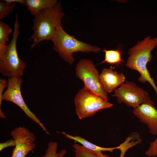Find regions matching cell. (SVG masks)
I'll use <instances>...</instances> for the list:
<instances>
[{
  "instance_id": "6da1fadb",
  "label": "cell",
  "mask_w": 157,
  "mask_h": 157,
  "mask_svg": "<svg viewBox=\"0 0 157 157\" xmlns=\"http://www.w3.org/2000/svg\"><path fill=\"white\" fill-rule=\"evenodd\" d=\"M157 46V38L149 36L141 41H138L129 49L128 58L126 65L127 67L138 72L140 74L138 78L141 83L148 82L154 89L157 96V87L151 77L147 68V64L152 59L151 51Z\"/></svg>"
},
{
  "instance_id": "7a4b0ae2",
  "label": "cell",
  "mask_w": 157,
  "mask_h": 157,
  "mask_svg": "<svg viewBox=\"0 0 157 157\" xmlns=\"http://www.w3.org/2000/svg\"><path fill=\"white\" fill-rule=\"evenodd\" d=\"M64 16L60 2L52 8L43 10L35 15L32 27L33 33L29 39L32 42L31 48L42 41H52Z\"/></svg>"
},
{
  "instance_id": "3957f363",
  "label": "cell",
  "mask_w": 157,
  "mask_h": 157,
  "mask_svg": "<svg viewBox=\"0 0 157 157\" xmlns=\"http://www.w3.org/2000/svg\"><path fill=\"white\" fill-rule=\"evenodd\" d=\"M52 41L54 50L63 60L70 65L75 61L72 56L74 52L96 53L101 51L99 48L78 40L68 34L64 30L61 24L58 26Z\"/></svg>"
},
{
  "instance_id": "277c9868",
  "label": "cell",
  "mask_w": 157,
  "mask_h": 157,
  "mask_svg": "<svg viewBox=\"0 0 157 157\" xmlns=\"http://www.w3.org/2000/svg\"><path fill=\"white\" fill-rule=\"evenodd\" d=\"M19 28L18 15L16 13L12 39L7 45L4 53L0 58V72L2 76L8 78L21 77L26 67V64L19 58L17 50V41L20 33Z\"/></svg>"
},
{
  "instance_id": "5b68a950",
  "label": "cell",
  "mask_w": 157,
  "mask_h": 157,
  "mask_svg": "<svg viewBox=\"0 0 157 157\" xmlns=\"http://www.w3.org/2000/svg\"><path fill=\"white\" fill-rule=\"evenodd\" d=\"M76 113L80 119L91 117L103 109L113 104L92 93L84 87L80 90L74 98Z\"/></svg>"
},
{
  "instance_id": "8992f818",
  "label": "cell",
  "mask_w": 157,
  "mask_h": 157,
  "mask_svg": "<svg viewBox=\"0 0 157 157\" xmlns=\"http://www.w3.org/2000/svg\"><path fill=\"white\" fill-rule=\"evenodd\" d=\"M75 70L76 76L83 82L84 87L89 91L108 100L107 93L100 81L98 71L93 61L87 59L81 60Z\"/></svg>"
},
{
  "instance_id": "52a82bcc",
  "label": "cell",
  "mask_w": 157,
  "mask_h": 157,
  "mask_svg": "<svg viewBox=\"0 0 157 157\" xmlns=\"http://www.w3.org/2000/svg\"><path fill=\"white\" fill-rule=\"evenodd\" d=\"M112 96L116 97L119 103H124L133 108L152 101L148 92L135 83L127 81L115 89Z\"/></svg>"
},
{
  "instance_id": "ba28073f",
  "label": "cell",
  "mask_w": 157,
  "mask_h": 157,
  "mask_svg": "<svg viewBox=\"0 0 157 157\" xmlns=\"http://www.w3.org/2000/svg\"><path fill=\"white\" fill-rule=\"evenodd\" d=\"M23 81L21 77L8 78L7 88L3 94L2 100L11 102L16 105L28 118L38 124L47 134H49L46 127L28 108L23 99L21 89Z\"/></svg>"
},
{
  "instance_id": "9c48e42d",
  "label": "cell",
  "mask_w": 157,
  "mask_h": 157,
  "mask_svg": "<svg viewBox=\"0 0 157 157\" xmlns=\"http://www.w3.org/2000/svg\"><path fill=\"white\" fill-rule=\"evenodd\" d=\"M10 135L16 142L11 157H25L36 147L35 134L24 127L15 128L11 131Z\"/></svg>"
},
{
  "instance_id": "30bf717a",
  "label": "cell",
  "mask_w": 157,
  "mask_h": 157,
  "mask_svg": "<svg viewBox=\"0 0 157 157\" xmlns=\"http://www.w3.org/2000/svg\"><path fill=\"white\" fill-rule=\"evenodd\" d=\"M132 113L140 121L147 125L151 134L157 135V109L153 101L133 108Z\"/></svg>"
},
{
  "instance_id": "8fae6325",
  "label": "cell",
  "mask_w": 157,
  "mask_h": 157,
  "mask_svg": "<svg viewBox=\"0 0 157 157\" xmlns=\"http://www.w3.org/2000/svg\"><path fill=\"white\" fill-rule=\"evenodd\" d=\"M114 67L103 68L99 77L100 82L104 90L108 93L115 90L124 82L125 77L122 73L114 70Z\"/></svg>"
},
{
  "instance_id": "7c38bea8",
  "label": "cell",
  "mask_w": 157,
  "mask_h": 157,
  "mask_svg": "<svg viewBox=\"0 0 157 157\" xmlns=\"http://www.w3.org/2000/svg\"><path fill=\"white\" fill-rule=\"evenodd\" d=\"M25 6L34 16L40 11L52 8L58 2L56 0H25Z\"/></svg>"
},
{
  "instance_id": "4fadbf2b",
  "label": "cell",
  "mask_w": 157,
  "mask_h": 157,
  "mask_svg": "<svg viewBox=\"0 0 157 157\" xmlns=\"http://www.w3.org/2000/svg\"><path fill=\"white\" fill-rule=\"evenodd\" d=\"M61 133L67 138L73 140L81 144L86 149L95 152L109 151L112 152L116 149H118V146L112 147H101L93 144L79 136H73L67 134L65 132H61Z\"/></svg>"
},
{
  "instance_id": "5bb4252c",
  "label": "cell",
  "mask_w": 157,
  "mask_h": 157,
  "mask_svg": "<svg viewBox=\"0 0 157 157\" xmlns=\"http://www.w3.org/2000/svg\"><path fill=\"white\" fill-rule=\"evenodd\" d=\"M12 32L11 28L6 24L0 21V58L5 52L7 47V42Z\"/></svg>"
},
{
  "instance_id": "9a60e30c",
  "label": "cell",
  "mask_w": 157,
  "mask_h": 157,
  "mask_svg": "<svg viewBox=\"0 0 157 157\" xmlns=\"http://www.w3.org/2000/svg\"><path fill=\"white\" fill-rule=\"evenodd\" d=\"M142 139L139 135L137 133L134 132L128 136L125 141L118 146V149L120 152L119 157H124L127 151L131 147L138 144L140 143Z\"/></svg>"
},
{
  "instance_id": "2e32d148",
  "label": "cell",
  "mask_w": 157,
  "mask_h": 157,
  "mask_svg": "<svg viewBox=\"0 0 157 157\" xmlns=\"http://www.w3.org/2000/svg\"><path fill=\"white\" fill-rule=\"evenodd\" d=\"M72 147L75 157H110L108 155L103 154L102 152L89 150L77 143L74 144Z\"/></svg>"
},
{
  "instance_id": "e0dca14e",
  "label": "cell",
  "mask_w": 157,
  "mask_h": 157,
  "mask_svg": "<svg viewBox=\"0 0 157 157\" xmlns=\"http://www.w3.org/2000/svg\"><path fill=\"white\" fill-rule=\"evenodd\" d=\"M102 51L105 52V58L101 63H106L110 64L119 65L123 62L121 52L119 49L108 50L104 49Z\"/></svg>"
},
{
  "instance_id": "ac0fdd59",
  "label": "cell",
  "mask_w": 157,
  "mask_h": 157,
  "mask_svg": "<svg viewBox=\"0 0 157 157\" xmlns=\"http://www.w3.org/2000/svg\"><path fill=\"white\" fill-rule=\"evenodd\" d=\"M58 147L57 142L50 141L48 144L44 154L41 157H64L67 153V150L63 149L57 152Z\"/></svg>"
},
{
  "instance_id": "d6986e66",
  "label": "cell",
  "mask_w": 157,
  "mask_h": 157,
  "mask_svg": "<svg viewBox=\"0 0 157 157\" xmlns=\"http://www.w3.org/2000/svg\"><path fill=\"white\" fill-rule=\"evenodd\" d=\"M15 3H10L0 1V19L11 13L16 6Z\"/></svg>"
},
{
  "instance_id": "ffe728a7",
  "label": "cell",
  "mask_w": 157,
  "mask_h": 157,
  "mask_svg": "<svg viewBox=\"0 0 157 157\" xmlns=\"http://www.w3.org/2000/svg\"><path fill=\"white\" fill-rule=\"evenodd\" d=\"M145 154L149 157L157 156V138L150 144L148 148L145 152Z\"/></svg>"
},
{
  "instance_id": "44dd1931",
  "label": "cell",
  "mask_w": 157,
  "mask_h": 157,
  "mask_svg": "<svg viewBox=\"0 0 157 157\" xmlns=\"http://www.w3.org/2000/svg\"><path fill=\"white\" fill-rule=\"evenodd\" d=\"M16 142L14 139H10L5 142L0 143V151H1L3 149L7 147H15Z\"/></svg>"
},
{
  "instance_id": "7402d4cb",
  "label": "cell",
  "mask_w": 157,
  "mask_h": 157,
  "mask_svg": "<svg viewBox=\"0 0 157 157\" xmlns=\"http://www.w3.org/2000/svg\"><path fill=\"white\" fill-rule=\"evenodd\" d=\"M7 87V81L4 78H1L0 79V107L1 104L2 98L3 90Z\"/></svg>"
},
{
  "instance_id": "603a6c76",
  "label": "cell",
  "mask_w": 157,
  "mask_h": 157,
  "mask_svg": "<svg viewBox=\"0 0 157 157\" xmlns=\"http://www.w3.org/2000/svg\"><path fill=\"white\" fill-rule=\"evenodd\" d=\"M3 1L7 3H17L22 5L25 6V0H4Z\"/></svg>"
}]
</instances>
